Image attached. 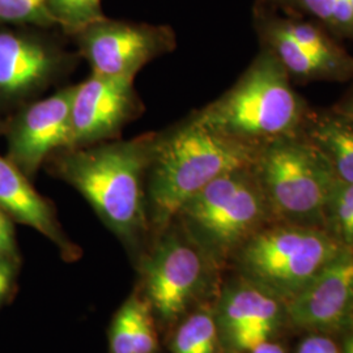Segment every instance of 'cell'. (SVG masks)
I'll return each instance as SVG.
<instances>
[{"label":"cell","mask_w":353,"mask_h":353,"mask_svg":"<svg viewBox=\"0 0 353 353\" xmlns=\"http://www.w3.org/2000/svg\"><path fill=\"white\" fill-rule=\"evenodd\" d=\"M156 132L54 152L51 174L77 190L103 224L127 243H137L148 230L147 173Z\"/></svg>","instance_id":"1"},{"label":"cell","mask_w":353,"mask_h":353,"mask_svg":"<svg viewBox=\"0 0 353 353\" xmlns=\"http://www.w3.org/2000/svg\"><path fill=\"white\" fill-rule=\"evenodd\" d=\"M258 147L233 139L196 115L156 132L147 173L151 229L159 234L198 191L228 172L252 166Z\"/></svg>","instance_id":"2"},{"label":"cell","mask_w":353,"mask_h":353,"mask_svg":"<svg viewBox=\"0 0 353 353\" xmlns=\"http://www.w3.org/2000/svg\"><path fill=\"white\" fill-rule=\"evenodd\" d=\"M309 112L284 67L270 51L261 49L227 92L195 113L228 137L261 147L300 132Z\"/></svg>","instance_id":"3"},{"label":"cell","mask_w":353,"mask_h":353,"mask_svg":"<svg viewBox=\"0 0 353 353\" xmlns=\"http://www.w3.org/2000/svg\"><path fill=\"white\" fill-rule=\"evenodd\" d=\"M176 221L210 259L234 255L275 223L252 166L217 176L182 205Z\"/></svg>","instance_id":"4"},{"label":"cell","mask_w":353,"mask_h":353,"mask_svg":"<svg viewBox=\"0 0 353 353\" xmlns=\"http://www.w3.org/2000/svg\"><path fill=\"white\" fill-rule=\"evenodd\" d=\"M252 166L275 223L323 229L336 179L301 131L258 147Z\"/></svg>","instance_id":"5"},{"label":"cell","mask_w":353,"mask_h":353,"mask_svg":"<svg viewBox=\"0 0 353 353\" xmlns=\"http://www.w3.org/2000/svg\"><path fill=\"white\" fill-rule=\"evenodd\" d=\"M343 250L322 228L272 223L234 255L250 281L287 303Z\"/></svg>","instance_id":"6"},{"label":"cell","mask_w":353,"mask_h":353,"mask_svg":"<svg viewBox=\"0 0 353 353\" xmlns=\"http://www.w3.org/2000/svg\"><path fill=\"white\" fill-rule=\"evenodd\" d=\"M76 52L99 75L135 80L152 61L176 50L174 30L168 26L102 19L75 36Z\"/></svg>","instance_id":"7"},{"label":"cell","mask_w":353,"mask_h":353,"mask_svg":"<svg viewBox=\"0 0 353 353\" xmlns=\"http://www.w3.org/2000/svg\"><path fill=\"white\" fill-rule=\"evenodd\" d=\"M144 112L132 80L90 72L85 80L74 84L70 147L121 139L123 130Z\"/></svg>","instance_id":"8"},{"label":"cell","mask_w":353,"mask_h":353,"mask_svg":"<svg viewBox=\"0 0 353 353\" xmlns=\"http://www.w3.org/2000/svg\"><path fill=\"white\" fill-rule=\"evenodd\" d=\"M80 57L59 39L0 30V97L21 100L59 84Z\"/></svg>","instance_id":"9"},{"label":"cell","mask_w":353,"mask_h":353,"mask_svg":"<svg viewBox=\"0 0 353 353\" xmlns=\"http://www.w3.org/2000/svg\"><path fill=\"white\" fill-rule=\"evenodd\" d=\"M210 259L173 221L160 233L147 263V293L153 307L165 321L176 319L201 288L205 261Z\"/></svg>","instance_id":"10"},{"label":"cell","mask_w":353,"mask_h":353,"mask_svg":"<svg viewBox=\"0 0 353 353\" xmlns=\"http://www.w3.org/2000/svg\"><path fill=\"white\" fill-rule=\"evenodd\" d=\"M74 85L30 102L14 117L8 130V156L29 179L54 152L71 145V102Z\"/></svg>","instance_id":"11"},{"label":"cell","mask_w":353,"mask_h":353,"mask_svg":"<svg viewBox=\"0 0 353 353\" xmlns=\"http://www.w3.org/2000/svg\"><path fill=\"white\" fill-rule=\"evenodd\" d=\"M285 306L296 327L327 332L353 326V250L344 249Z\"/></svg>","instance_id":"12"},{"label":"cell","mask_w":353,"mask_h":353,"mask_svg":"<svg viewBox=\"0 0 353 353\" xmlns=\"http://www.w3.org/2000/svg\"><path fill=\"white\" fill-rule=\"evenodd\" d=\"M284 318V303L248 281L225 293L219 322L230 347L239 352H249L261 343L270 341Z\"/></svg>","instance_id":"13"},{"label":"cell","mask_w":353,"mask_h":353,"mask_svg":"<svg viewBox=\"0 0 353 353\" xmlns=\"http://www.w3.org/2000/svg\"><path fill=\"white\" fill-rule=\"evenodd\" d=\"M0 211L36 229L68 256L75 254L76 246L64 234L50 203L38 194L16 165L3 156H0Z\"/></svg>","instance_id":"14"},{"label":"cell","mask_w":353,"mask_h":353,"mask_svg":"<svg viewBox=\"0 0 353 353\" xmlns=\"http://www.w3.org/2000/svg\"><path fill=\"white\" fill-rule=\"evenodd\" d=\"M301 134L325 159L336 182L353 183V122L335 108L312 110Z\"/></svg>","instance_id":"15"},{"label":"cell","mask_w":353,"mask_h":353,"mask_svg":"<svg viewBox=\"0 0 353 353\" xmlns=\"http://www.w3.org/2000/svg\"><path fill=\"white\" fill-rule=\"evenodd\" d=\"M254 7L310 19L334 37L353 42V0H255Z\"/></svg>","instance_id":"16"},{"label":"cell","mask_w":353,"mask_h":353,"mask_svg":"<svg viewBox=\"0 0 353 353\" xmlns=\"http://www.w3.org/2000/svg\"><path fill=\"white\" fill-rule=\"evenodd\" d=\"M323 229L344 249L353 250V183L334 185L325 210Z\"/></svg>","instance_id":"17"},{"label":"cell","mask_w":353,"mask_h":353,"mask_svg":"<svg viewBox=\"0 0 353 353\" xmlns=\"http://www.w3.org/2000/svg\"><path fill=\"white\" fill-rule=\"evenodd\" d=\"M219 328L210 313L190 316L176 330L174 353H216Z\"/></svg>","instance_id":"18"},{"label":"cell","mask_w":353,"mask_h":353,"mask_svg":"<svg viewBox=\"0 0 353 353\" xmlns=\"http://www.w3.org/2000/svg\"><path fill=\"white\" fill-rule=\"evenodd\" d=\"M51 16L64 34L72 37L84 28L105 19L102 0H48Z\"/></svg>","instance_id":"19"},{"label":"cell","mask_w":353,"mask_h":353,"mask_svg":"<svg viewBox=\"0 0 353 353\" xmlns=\"http://www.w3.org/2000/svg\"><path fill=\"white\" fill-rule=\"evenodd\" d=\"M0 24L57 28L48 0H0Z\"/></svg>","instance_id":"20"},{"label":"cell","mask_w":353,"mask_h":353,"mask_svg":"<svg viewBox=\"0 0 353 353\" xmlns=\"http://www.w3.org/2000/svg\"><path fill=\"white\" fill-rule=\"evenodd\" d=\"M137 305L138 300H130L115 318L110 336L112 353H134Z\"/></svg>","instance_id":"21"},{"label":"cell","mask_w":353,"mask_h":353,"mask_svg":"<svg viewBox=\"0 0 353 353\" xmlns=\"http://www.w3.org/2000/svg\"><path fill=\"white\" fill-rule=\"evenodd\" d=\"M157 348V335L150 309L138 301L135 318V343L134 353H154Z\"/></svg>","instance_id":"22"},{"label":"cell","mask_w":353,"mask_h":353,"mask_svg":"<svg viewBox=\"0 0 353 353\" xmlns=\"http://www.w3.org/2000/svg\"><path fill=\"white\" fill-rule=\"evenodd\" d=\"M297 353H343L338 344L332 339H330L325 335L313 334L303 339L299 348Z\"/></svg>","instance_id":"23"},{"label":"cell","mask_w":353,"mask_h":353,"mask_svg":"<svg viewBox=\"0 0 353 353\" xmlns=\"http://www.w3.org/2000/svg\"><path fill=\"white\" fill-rule=\"evenodd\" d=\"M14 252V234L12 224L7 214L0 216V258L11 255Z\"/></svg>","instance_id":"24"},{"label":"cell","mask_w":353,"mask_h":353,"mask_svg":"<svg viewBox=\"0 0 353 353\" xmlns=\"http://www.w3.org/2000/svg\"><path fill=\"white\" fill-rule=\"evenodd\" d=\"M11 279H12V270L10 265L0 258V300L6 294V292L11 285Z\"/></svg>","instance_id":"25"},{"label":"cell","mask_w":353,"mask_h":353,"mask_svg":"<svg viewBox=\"0 0 353 353\" xmlns=\"http://www.w3.org/2000/svg\"><path fill=\"white\" fill-rule=\"evenodd\" d=\"M338 112L344 114L345 117H348L353 122V88L344 96V99H341L339 103H336L334 106Z\"/></svg>","instance_id":"26"},{"label":"cell","mask_w":353,"mask_h":353,"mask_svg":"<svg viewBox=\"0 0 353 353\" xmlns=\"http://www.w3.org/2000/svg\"><path fill=\"white\" fill-rule=\"evenodd\" d=\"M248 353H287L284 351V348L276 344L274 341H267L261 343L259 345L254 347L252 350H250Z\"/></svg>","instance_id":"27"},{"label":"cell","mask_w":353,"mask_h":353,"mask_svg":"<svg viewBox=\"0 0 353 353\" xmlns=\"http://www.w3.org/2000/svg\"><path fill=\"white\" fill-rule=\"evenodd\" d=\"M1 214H3V212H1V211H0V216H1Z\"/></svg>","instance_id":"28"}]
</instances>
